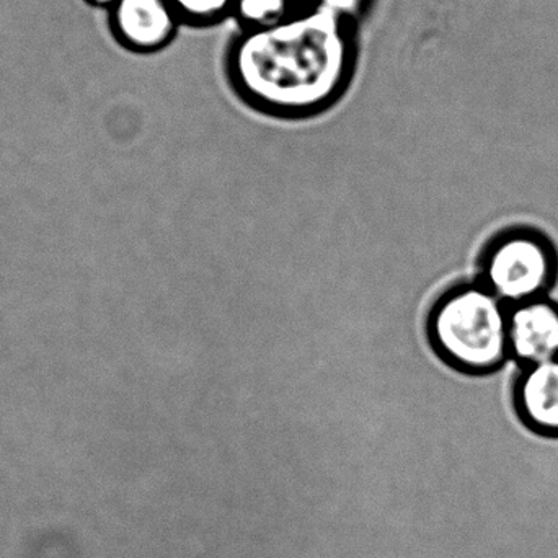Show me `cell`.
Listing matches in <instances>:
<instances>
[{
	"mask_svg": "<svg viewBox=\"0 0 558 558\" xmlns=\"http://www.w3.org/2000/svg\"><path fill=\"white\" fill-rule=\"evenodd\" d=\"M299 2H301V3H308V2H312V0H299Z\"/></svg>",
	"mask_w": 558,
	"mask_h": 558,
	"instance_id": "obj_11",
	"label": "cell"
},
{
	"mask_svg": "<svg viewBox=\"0 0 558 558\" xmlns=\"http://www.w3.org/2000/svg\"><path fill=\"white\" fill-rule=\"evenodd\" d=\"M357 56V25L308 2L275 25L239 29L225 71L239 100L257 113L311 120L347 94Z\"/></svg>",
	"mask_w": 558,
	"mask_h": 558,
	"instance_id": "obj_1",
	"label": "cell"
},
{
	"mask_svg": "<svg viewBox=\"0 0 558 558\" xmlns=\"http://www.w3.org/2000/svg\"><path fill=\"white\" fill-rule=\"evenodd\" d=\"M518 418L539 436L558 438V356L521 367L513 387Z\"/></svg>",
	"mask_w": 558,
	"mask_h": 558,
	"instance_id": "obj_6",
	"label": "cell"
},
{
	"mask_svg": "<svg viewBox=\"0 0 558 558\" xmlns=\"http://www.w3.org/2000/svg\"><path fill=\"white\" fill-rule=\"evenodd\" d=\"M85 2L90 3L94 7H104V9H113L120 0H85Z\"/></svg>",
	"mask_w": 558,
	"mask_h": 558,
	"instance_id": "obj_10",
	"label": "cell"
},
{
	"mask_svg": "<svg viewBox=\"0 0 558 558\" xmlns=\"http://www.w3.org/2000/svg\"><path fill=\"white\" fill-rule=\"evenodd\" d=\"M183 25L213 26L232 16L235 0H169Z\"/></svg>",
	"mask_w": 558,
	"mask_h": 558,
	"instance_id": "obj_8",
	"label": "cell"
},
{
	"mask_svg": "<svg viewBox=\"0 0 558 558\" xmlns=\"http://www.w3.org/2000/svg\"><path fill=\"white\" fill-rule=\"evenodd\" d=\"M508 307L481 281H459L433 302L426 340L462 376H487L510 360Z\"/></svg>",
	"mask_w": 558,
	"mask_h": 558,
	"instance_id": "obj_2",
	"label": "cell"
},
{
	"mask_svg": "<svg viewBox=\"0 0 558 558\" xmlns=\"http://www.w3.org/2000/svg\"><path fill=\"white\" fill-rule=\"evenodd\" d=\"M558 274L556 245L536 229L498 232L478 257V279L501 302L523 304L546 298Z\"/></svg>",
	"mask_w": 558,
	"mask_h": 558,
	"instance_id": "obj_3",
	"label": "cell"
},
{
	"mask_svg": "<svg viewBox=\"0 0 558 558\" xmlns=\"http://www.w3.org/2000/svg\"><path fill=\"white\" fill-rule=\"evenodd\" d=\"M301 5L299 0H235L232 16L241 28H264L288 19Z\"/></svg>",
	"mask_w": 558,
	"mask_h": 558,
	"instance_id": "obj_7",
	"label": "cell"
},
{
	"mask_svg": "<svg viewBox=\"0 0 558 558\" xmlns=\"http://www.w3.org/2000/svg\"><path fill=\"white\" fill-rule=\"evenodd\" d=\"M312 2L340 19L357 25L373 5L374 0H312Z\"/></svg>",
	"mask_w": 558,
	"mask_h": 558,
	"instance_id": "obj_9",
	"label": "cell"
},
{
	"mask_svg": "<svg viewBox=\"0 0 558 558\" xmlns=\"http://www.w3.org/2000/svg\"><path fill=\"white\" fill-rule=\"evenodd\" d=\"M510 360L521 367L558 356V304L539 298L511 305L508 311Z\"/></svg>",
	"mask_w": 558,
	"mask_h": 558,
	"instance_id": "obj_5",
	"label": "cell"
},
{
	"mask_svg": "<svg viewBox=\"0 0 558 558\" xmlns=\"http://www.w3.org/2000/svg\"><path fill=\"white\" fill-rule=\"evenodd\" d=\"M182 25L169 0H120L110 9L111 35L124 49L141 54L167 48Z\"/></svg>",
	"mask_w": 558,
	"mask_h": 558,
	"instance_id": "obj_4",
	"label": "cell"
}]
</instances>
